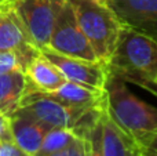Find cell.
I'll list each match as a JSON object with an SVG mask.
<instances>
[{
	"mask_svg": "<svg viewBox=\"0 0 157 156\" xmlns=\"http://www.w3.org/2000/svg\"><path fill=\"white\" fill-rule=\"evenodd\" d=\"M109 72L157 97V41L123 26L108 61Z\"/></svg>",
	"mask_w": 157,
	"mask_h": 156,
	"instance_id": "1",
	"label": "cell"
},
{
	"mask_svg": "<svg viewBox=\"0 0 157 156\" xmlns=\"http://www.w3.org/2000/svg\"><path fill=\"white\" fill-rule=\"evenodd\" d=\"M106 112L134 140H144L157 130V105L134 93L125 80L109 72L105 83Z\"/></svg>",
	"mask_w": 157,
	"mask_h": 156,
	"instance_id": "2",
	"label": "cell"
},
{
	"mask_svg": "<svg viewBox=\"0 0 157 156\" xmlns=\"http://www.w3.org/2000/svg\"><path fill=\"white\" fill-rule=\"evenodd\" d=\"M98 61L106 62L117 43L123 25L103 0H68Z\"/></svg>",
	"mask_w": 157,
	"mask_h": 156,
	"instance_id": "3",
	"label": "cell"
},
{
	"mask_svg": "<svg viewBox=\"0 0 157 156\" xmlns=\"http://www.w3.org/2000/svg\"><path fill=\"white\" fill-rule=\"evenodd\" d=\"M66 0H10V4L39 50L48 46Z\"/></svg>",
	"mask_w": 157,
	"mask_h": 156,
	"instance_id": "4",
	"label": "cell"
},
{
	"mask_svg": "<svg viewBox=\"0 0 157 156\" xmlns=\"http://www.w3.org/2000/svg\"><path fill=\"white\" fill-rule=\"evenodd\" d=\"M88 109L91 108L71 107L59 101H55L50 97L41 96L40 93L30 91L22 97L19 108L15 112L29 116L48 129H57V127L73 129L77 120Z\"/></svg>",
	"mask_w": 157,
	"mask_h": 156,
	"instance_id": "5",
	"label": "cell"
},
{
	"mask_svg": "<svg viewBox=\"0 0 157 156\" xmlns=\"http://www.w3.org/2000/svg\"><path fill=\"white\" fill-rule=\"evenodd\" d=\"M48 49L62 55L73 58H81L87 61H98L90 41L81 28L78 26L73 8L66 0L51 33Z\"/></svg>",
	"mask_w": 157,
	"mask_h": 156,
	"instance_id": "6",
	"label": "cell"
},
{
	"mask_svg": "<svg viewBox=\"0 0 157 156\" xmlns=\"http://www.w3.org/2000/svg\"><path fill=\"white\" fill-rule=\"evenodd\" d=\"M40 53L55 65L68 82H73L86 87L103 90L109 76V66L102 61H87L62 55L54 50L44 47Z\"/></svg>",
	"mask_w": 157,
	"mask_h": 156,
	"instance_id": "7",
	"label": "cell"
},
{
	"mask_svg": "<svg viewBox=\"0 0 157 156\" xmlns=\"http://www.w3.org/2000/svg\"><path fill=\"white\" fill-rule=\"evenodd\" d=\"M0 51L17 53L24 72L30 61L40 54L10 4L0 6Z\"/></svg>",
	"mask_w": 157,
	"mask_h": 156,
	"instance_id": "8",
	"label": "cell"
},
{
	"mask_svg": "<svg viewBox=\"0 0 157 156\" xmlns=\"http://www.w3.org/2000/svg\"><path fill=\"white\" fill-rule=\"evenodd\" d=\"M123 26L157 41V0H103Z\"/></svg>",
	"mask_w": 157,
	"mask_h": 156,
	"instance_id": "9",
	"label": "cell"
},
{
	"mask_svg": "<svg viewBox=\"0 0 157 156\" xmlns=\"http://www.w3.org/2000/svg\"><path fill=\"white\" fill-rule=\"evenodd\" d=\"M101 135L103 156H142L144 154L138 141L120 129L108 115L106 107L101 116Z\"/></svg>",
	"mask_w": 157,
	"mask_h": 156,
	"instance_id": "10",
	"label": "cell"
},
{
	"mask_svg": "<svg viewBox=\"0 0 157 156\" xmlns=\"http://www.w3.org/2000/svg\"><path fill=\"white\" fill-rule=\"evenodd\" d=\"M10 126L13 141L30 156L37 154L46 134L51 130L44 124L36 122L35 119L19 112H14L10 116Z\"/></svg>",
	"mask_w": 157,
	"mask_h": 156,
	"instance_id": "11",
	"label": "cell"
},
{
	"mask_svg": "<svg viewBox=\"0 0 157 156\" xmlns=\"http://www.w3.org/2000/svg\"><path fill=\"white\" fill-rule=\"evenodd\" d=\"M25 76H26L25 94L30 91H39V93L52 91L66 82V79L55 68L54 64L50 62L41 53L36 58H33L26 66Z\"/></svg>",
	"mask_w": 157,
	"mask_h": 156,
	"instance_id": "12",
	"label": "cell"
},
{
	"mask_svg": "<svg viewBox=\"0 0 157 156\" xmlns=\"http://www.w3.org/2000/svg\"><path fill=\"white\" fill-rule=\"evenodd\" d=\"M39 93V91H36ZM41 96L50 97V98L59 101L65 105L77 108H95V107H103L106 102L105 99V88L98 90V88L86 87V86L77 84L73 82L66 80L62 86L52 91H46L40 93Z\"/></svg>",
	"mask_w": 157,
	"mask_h": 156,
	"instance_id": "13",
	"label": "cell"
},
{
	"mask_svg": "<svg viewBox=\"0 0 157 156\" xmlns=\"http://www.w3.org/2000/svg\"><path fill=\"white\" fill-rule=\"evenodd\" d=\"M26 88V76L22 71L0 75V113L11 116L19 108Z\"/></svg>",
	"mask_w": 157,
	"mask_h": 156,
	"instance_id": "14",
	"label": "cell"
},
{
	"mask_svg": "<svg viewBox=\"0 0 157 156\" xmlns=\"http://www.w3.org/2000/svg\"><path fill=\"white\" fill-rule=\"evenodd\" d=\"M77 137L78 135L72 129H63V127L51 129L46 134L40 149L35 156H51L57 154L71 145Z\"/></svg>",
	"mask_w": 157,
	"mask_h": 156,
	"instance_id": "15",
	"label": "cell"
},
{
	"mask_svg": "<svg viewBox=\"0 0 157 156\" xmlns=\"http://www.w3.org/2000/svg\"><path fill=\"white\" fill-rule=\"evenodd\" d=\"M87 156H103L102 152V135H101V119L97 126L84 137Z\"/></svg>",
	"mask_w": 157,
	"mask_h": 156,
	"instance_id": "16",
	"label": "cell"
},
{
	"mask_svg": "<svg viewBox=\"0 0 157 156\" xmlns=\"http://www.w3.org/2000/svg\"><path fill=\"white\" fill-rule=\"evenodd\" d=\"M14 71L24 72V68H22V64L18 54L14 51H0V75L14 72Z\"/></svg>",
	"mask_w": 157,
	"mask_h": 156,
	"instance_id": "17",
	"label": "cell"
},
{
	"mask_svg": "<svg viewBox=\"0 0 157 156\" xmlns=\"http://www.w3.org/2000/svg\"><path fill=\"white\" fill-rule=\"evenodd\" d=\"M51 156H87L84 138L77 137L71 145H68L66 148H63L62 151L57 152V154H54Z\"/></svg>",
	"mask_w": 157,
	"mask_h": 156,
	"instance_id": "18",
	"label": "cell"
},
{
	"mask_svg": "<svg viewBox=\"0 0 157 156\" xmlns=\"http://www.w3.org/2000/svg\"><path fill=\"white\" fill-rule=\"evenodd\" d=\"M0 156H30L25 151H22L14 141L0 140Z\"/></svg>",
	"mask_w": 157,
	"mask_h": 156,
	"instance_id": "19",
	"label": "cell"
},
{
	"mask_svg": "<svg viewBox=\"0 0 157 156\" xmlns=\"http://www.w3.org/2000/svg\"><path fill=\"white\" fill-rule=\"evenodd\" d=\"M139 146L144 154L157 155V130L139 141Z\"/></svg>",
	"mask_w": 157,
	"mask_h": 156,
	"instance_id": "20",
	"label": "cell"
},
{
	"mask_svg": "<svg viewBox=\"0 0 157 156\" xmlns=\"http://www.w3.org/2000/svg\"><path fill=\"white\" fill-rule=\"evenodd\" d=\"M0 140L3 141H13L10 126V116H6L0 113Z\"/></svg>",
	"mask_w": 157,
	"mask_h": 156,
	"instance_id": "21",
	"label": "cell"
},
{
	"mask_svg": "<svg viewBox=\"0 0 157 156\" xmlns=\"http://www.w3.org/2000/svg\"><path fill=\"white\" fill-rule=\"evenodd\" d=\"M7 3H10V0H0V6L7 4Z\"/></svg>",
	"mask_w": 157,
	"mask_h": 156,
	"instance_id": "22",
	"label": "cell"
},
{
	"mask_svg": "<svg viewBox=\"0 0 157 156\" xmlns=\"http://www.w3.org/2000/svg\"><path fill=\"white\" fill-rule=\"evenodd\" d=\"M142 156H157V155H150V154H142Z\"/></svg>",
	"mask_w": 157,
	"mask_h": 156,
	"instance_id": "23",
	"label": "cell"
},
{
	"mask_svg": "<svg viewBox=\"0 0 157 156\" xmlns=\"http://www.w3.org/2000/svg\"><path fill=\"white\" fill-rule=\"evenodd\" d=\"M156 84H157V80H156Z\"/></svg>",
	"mask_w": 157,
	"mask_h": 156,
	"instance_id": "24",
	"label": "cell"
}]
</instances>
